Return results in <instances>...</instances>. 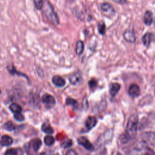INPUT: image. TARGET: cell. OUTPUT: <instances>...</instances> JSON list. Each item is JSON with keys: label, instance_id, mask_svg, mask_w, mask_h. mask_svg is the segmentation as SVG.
Masks as SVG:
<instances>
[{"label": "cell", "instance_id": "obj_1", "mask_svg": "<svg viewBox=\"0 0 155 155\" xmlns=\"http://www.w3.org/2000/svg\"><path fill=\"white\" fill-rule=\"evenodd\" d=\"M43 9L45 17H46L47 20L50 23L57 25L59 24V18L55 11H54L53 6L49 1L44 2Z\"/></svg>", "mask_w": 155, "mask_h": 155}, {"label": "cell", "instance_id": "obj_2", "mask_svg": "<svg viewBox=\"0 0 155 155\" xmlns=\"http://www.w3.org/2000/svg\"><path fill=\"white\" fill-rule=\"evenodd\" d=\"M138 124V117L136 115L131 116L127 124L126 133L131 138L134 137L137 132V127Z\"/></svg>", "mask_w": 155, "mask_h": 155}, {"label": "cell", "instance_id": "obj_3", "mask_svg": "<svg viewBox=\"0 0 155 155\" xmlns=\"http://www.w3.org/2000/svg\"><path fill=\"white\" fill-rule=\"evenodd\" d=\"M77 142L79 145H81L82 147H83L85 149H86L88 151H93L95 149L93 144L91 143L86 137L82 136V137L79 138L77 139Z\"/></svg>", "mask_w": 155, "mask_h": 155}, {"label": "cell", "instance_id": "obj_4", "mask_svg": "<svg viewBox=\"0 0 155 155\" xmlns=\"http://www.w3.org/2000/svg\"><path fill=\"white\" fill-rule=\"evenodd\" d=\"M42 101L47 108H51L56 104L54 97L49 94H45L42 97Z\"/></svg>", "mask_w": 155, "mask_h": 155}, {"label": "cell", "instance_id": "obj_5", "mask_svg": "<svg viewBox=\"0 0 155 155\" xmlns=\"http://www.w3.org/2000/svg\"><path fill=\"white\" fill-rule=\"evenodd\" d=\"M101 8L103 12L107 16H113L116 13L113 6L108 3H103L101 6Z\"/></svg>", "mask_w": 155, "mask_h": 155}, {"label": "cell", "instance_id": "obj_6", "mask_svg": "<svg viewBox=\"0 0 155 155\" xmlns=\"http://www.w3.org/2000/svg\"><path fill=\"white\" fill-rule=\"evenodd\" d=\"M155 40V35L153 33L147 32L142 36V41L145 47H149L151 43Z\"/></svg>", "mask_w": 155, "mask_h": 155}, {"label": "cell", "instance_id": "obj_7", "mask_svg": "<svg viewBox=\"0 0 155 155\" xmlns=\"http://www.w3.org/2000/svg\"><path fill=\"white\" fill-rule=\"evenodd\" d=\"M123 37L125 41L130 43H134L136 40L134 32L132 30H126L123 33Z\"/></svg>", "mask_w": 155, "mask_h": 155}, {"label": "cell", "instance_id": "obj_8", "mask_svg": "<svg viewBox=\"0 0 155 155\" xmlns=\"http://www.w3.org/2000/svg\"><path fill=\"white\" fill-rule=\"evenodd\" d=\"M129 93L133 98L138 97L141 93V90L137 84H135L131 85L129 89Z\"/></svg>", "mask_w": 155, "mask_h": 155}, {"label": "cell", "instance_id": "obj_9", "mask_svg": "<svg viewBox=\"0 0 155 155\" xmlns=\"http://www.w3.org/2000/svg\"><path fill=\"white\" fill-rule=\"evenodd\" d=\"M81 79H82V78H81V73L79 71L74 73V74H71L69 77L70 83L73 86H75L77 84H78L81 81Z\"/></svg>", "mask_w": 155, "mask_h": 155}, {"label": "cell", "instance_id": "obj_10", "mask_svg": "<svg viewBox=\"0 0 155 155\" xmlns=\"http://www.w3.org/2000/svg\"><path fill=\"white\" fill-rule=\"evenodd\" d=\"M52 83L53 84L58 87H62L66 85V81L61 76H58V75H56V76H54L52 78Z\"/></svg>", "mask_w": 155, "mask_h": 155}, {"label": "cell", "instance_id": "obj_11", "mask_svg": "<svg viewBox=\"0 0 155 155\" xmlns=\"http://www.w3.org/2000/svg\"><path fill=\"white\" fill-rule=\"evenodd\" d=\"M97 124V120L95 116H89L85 122V125L88 130L92 129Z\"/></svg>", "mask_w": 155, "mask_h": 155}, {"label": "cell", "instance_id": "obj_12", "mask_svg": "<svg viewBox=\"0 0 155 155\" xmlns=\"http://www.w3.org/2000/svg\"><path fill=\"white\" fill-rule=\"evenodd\" d=\"M13 144L12 138L8 135L3 136L0 139V145L3 147H9Z\"/></svg>", "mask_w": 155, "mask_h": 155}, {"label": "cell", "instance_id": "obj_13", "mask_svg": "<svg viewBox=\"0 0 155 155\" xmlns=\"http://www.w3.org/2000/svg\"><path fill=\"white\" fill-rule=\"evenodd\" d=\"M153 21V14L151 11H147L144 16V23L145 25H150Z\"/></svg>", "mask_w": 155, "mask_h": 155}, {"label": "cell", "instance_id": "obj_14", "mask_svg": "<svg viewBox=\"0 0 155 155\" xmlns=\"http://www.w3.org/2000/svg\"><path fill=\"white\" fill-rule=\"evenodd\" d=\"M121 88V85L118 83H112L110 87V93L112 97H115Z\"/></svg>", "mask_w": 155, "mask_h": 155}, {"label": "cell", "instance_id": "obj_15", "mask_svg": "<svg viewBox=\"0 0 155 155\" xmlns=\"http://www.w3.org/2000/svg\"><path fill=\"white\" fill-rule=\"evenodd\" d=\"M84 50V44L82 41H78L76 44V53L78 55H80L83 53Z\"/></svg>", "mask_w": 155, "mask_h": 155}, {"label": "cell", "instance_id": "obj_16", "mask_svg": "<svg viewBox=\"0 0 155 155\" xmlns=\"http://www.w3.org/2000/svg\"><path fill=\"white\" fill-rule=\"evenodd\" d=\"M9 109H10L11 111L13 113H21L23 110L21 106L16 103H13L11 104V105L9 106Z\"/></svg>", "mask_w": 155, "mask_h": 155}, {"label": "cell", "instance_id": "obj_17", "mask_svg": "<svg viewBox=\"0 0 155 155\" xmlns=\"http://www.w3.org/2000/svg\"><path fill=\"white\" fill-rule=\"evenodd\" d=\"M41 129L43 132H44L46 134H53L54 132V130L52 127L48 124H45V123L43 124L41 127Z\"/></svg>", "mask_w": 155, "mask_h": 155}, {"label": "cell", "instance_id": "obj_18", "mask_svg": "<svg viewBox=\"0 0 155 155\" xmlns=\"http://www.w3.org/2000/svg\"><path fill=\"white\" fill-rule=\"evenodd\" d=\"M3 128L6 130L11 132L16 129V127L12 121H8L4 124V125L3 126Z\"/></svg>", "mask_w": 155, "mask_h": 155}, {"label": "cell", "instance_id": "obj_19", "mask_svg": "<svg viewBox=\"0 0 155 155\" xmlns=\"http://www.w3.org/2000/svg\"><path fill=\"white\" fill-rule=\"evenodd\" d=\"M32 147L35 151H37L40 150L42 145V142L40 139H35L32 141Z\"/></svg>", "mask_w": 155, "mask_h": 155}, {"label": "cell", "instance_id": "obj_20", "mask_svg": "<svg viewBox=\"0 0 155 155\" xmlns=\"http://www.w3.org/2000/svg\"><path fill=\"white\" fill-rule=\"evenodd\" d=\"M44 142L45 144L47 145V146H51V145H53L54 143V139L52 136L47 135L44 137Z\"/></svg>", "mask_w": 155, "mask_h": 155}, {"label": "cell", "instance_id": "obj_21", "mask_svg": "<svg viewBox=\"0 0 155 155\" xmlns=\"http://www.w3.org/2000/svg\"><path fill=\"white\" fill-rule=\"evenodd\" d=\"M98 32L99 33L104 35L105 33V31H106V25L104 23V22L103 21H101L98 25Z\"/></svg>", "mask_w": 155, "mask_h": 155}, {"label": "cell", "instance_id": "obj_22", "mask_svg": "<svg viewBox=\"0 0 155 155\" xmlns=\"http://www.w3.org/2000/svg\"><path fill=\"white\" fill-rule=\"evenodd\" d=\"M66 103L67 105H71L74 108H76L78 105V103L75 99H73V98H70L66 99Z\"/></svg>", "mask_w": 155, "mask_h": 155}, {"label": "cell", "instance_id": "obj_23", "mask_svg": "<svg viewBox=\"0 0 155 155\" xmlns=\"http://www.w3.org/2000/svg\"><path fill=\"white\" fill-rule=\"evenodd\" d=\"M7 69H8V71L10 72L12 75H15V74H16L17 75H19V76H24V77H25V78H27V79H28V78H27V76H25V75H24V74H21V73H20V72L17 71V70L15 69V67H14L13 66H12L11 68L8 67Z\"/></svg>", "mask_w": 155, "mask_h": 155}, {"label": "cell", "instance_id": "obj_24", "mask_svg": "<svg viewBox=\"0 0 155 155\" xmlns=\"http://www.w3.org/2000/svg\"><path fill=\"white\" fill-rule=\"evenodd\" d=\"M72 145H73L72 140L70 139H67L61 144V147L63 149H68V148H70L72 146Z\"/></svg>", "mask_w": 155, "mask_h": 155}, {"label": "cell", "instance_id": "obj_25", "mask_svg": "<svg viewBox=\"0 0 155 155\" xmlns=\"http://www.w3.org/2000/svg\"><path fill=\"white\" fill-rule=\"evenodd\" d=\"M34 4L35 7L40 11L42 8H43L44 0H34Z\"/></svg>", "mask_w": 155, "mask_h": 155}, {"label": "cell", "instance_id": "obj_26", "mask_svg": "<svg viewBox=\"0 0 155 155\" xmlns=\"http://www.w3.org/2000/svg\"><path fill=\"white\" fill-rule=\"evenodd\" d=\"M14 118L15 119L19 121V122H22L25 120V117L23 114L21 113H14Z\"/></svg>", "mask_w": 155, "mask_h": 155}, {"label": "cell", "instance_id": "obj_27", "mask_svg": "<svg viewBox=\"0 0 155 155\" xmlns=\"http://www.w3.org/2000/svg\"><path fill=\"white\" fill-rule=\"evenodd\" d=\"M130 139H131V138L130 137V136L126 133L121 136V142L122 144H125L128 142Z\"/></svg>", "mask_w": 155, "mask_h": 155}, {"label": "cell", "instance_id": "obj_28", "mask_svg": "<svg viewBox=\"0 0 155 155\" xmlns=\"http://www.w3.org/2000/svg\"><path fill=\"white\" fill-rule=\"evenodd\" d=\"M97 84H98L97 81L95 79H92L88 82L89 87L90 88V89H92V90L95 89V88L97 87Z\"/></svg>", "mask_w": 155, "mask_h": 155}, {"label": "cell", "instance_id": "obj_29", "mask_svg": "<svg viewBox=\"0 0 155 155\" xmlns=\"http://www.w3.org/2000/svg\"><path fill=\"white\" fill-rule=\"evenodd\" d=\"M4 155H18V152L15 149H10L6 151Z\"/></svg>", "mask_w": 155, "mask_h": 155}, {"label": "cell", "instance_id": "obj_30", "mask_svg": "<svg viewBox=\"0 0 155 155\" xmlns=\"http://www.w3.org/2000/svg\"><path fill=\"white\" fill-rule=\"evenodd\" d=\"M142 155H155V152L152 149L147 148L145 149Z\"/></svg>", "mask_w": 155, "mask_h": 155}, {"label": "cell", "instance_id": "obj_31", "mask_svg": "<svg viewBox=\"0 0 155 155\" xmlns=\"http://www.w3.org/2000/svg\"><path fill=\"white\" fill-rule=\"evenodd\" d=\"M66 155H78V153L74 150H70L67 151Z\"/></svg>", "mask_w": 155, "mask_h": 155}, {"label": "cell", "instance_id": "obj_32", "mask_svg": "<svg viewBox=\"0 0 155 155\" xmlns=\"http://www.w3.org/2000/svg\"><path fill=\"white\" fill-rule=\"evenodd\" d=\"M113 1L117 4H124L127 3V0H113Z\"/></svg>", "mask_w": 155, "mask_h": 155}, {"label": "cell", "instance_id": "obj_33", "mask_svg": "<svg viewBox=\"0 0 155 155\" xmlns=\"http://www.w3.org/2000/svg\"><path fill=\"white\" fill-rule=\"evenodd\" d=\"M69 1H70V3H72V2H74V0H69Z\"/></svg>", "mask_w": 155, "mask_h": 155}]
</instances>
